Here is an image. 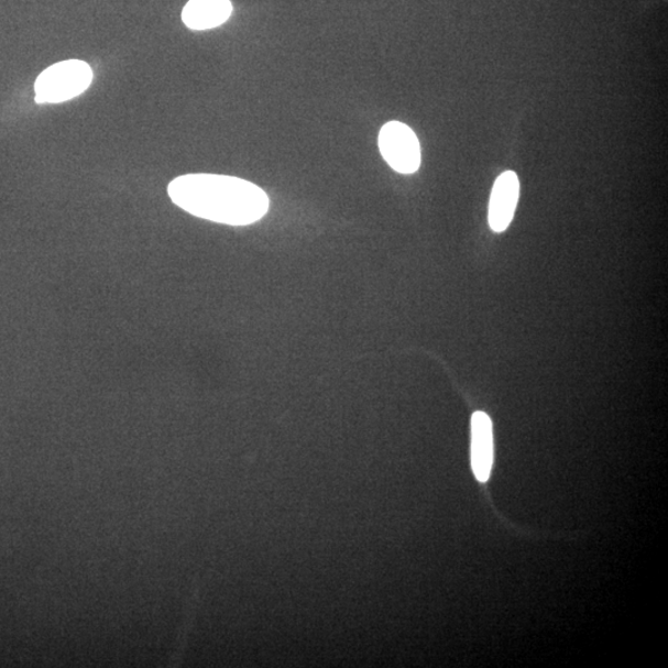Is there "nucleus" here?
<instances>
[{
	"label": "nucleus",
	"mask_w": 668,
	"mask_h": 668,
	"mask_svg": "<svg viewBox=\"0 0 668 668\" xmlns=\"http://www.w3.org/2000/svg\"><path fill=\"white\" fill-rule=\"evenodd\" d=\"M167 193L189 215L228 226L261 221L269 209V198L261 187L233 176L184 175L168 185Z\"/></svg>",
	"instance_id": "1"
},
{
	"label": "nucleus",
	"mask_w": 668,
	"mask_h": 668,
	"mask_svg": "<svg viewBox=\"0 0 668 668\" xmlns=\"http://www.w3.org/2000/svg\"><path fill=\"white\" fill-rule=\"evenodd\" d=\"M92 68L79 59H68L50 66L35 83V102L63 103L69 101L91 86Z\"/></svg>",
	"instance_id": "2"
},
{
	"label": "nucleus",
	"mask_w": 668,
	"mask_h": 668,
	"mask_svg": "<svg viewBox=\"0 0 668 668\" xmlns=\"http://www.w3.org/2000/svg\"><path fill=\"white\" fill-rule=\"evenodd\" d=\"M379 151L384 161L398 174L410 175L421 165V146L410 127L388 122L379 133Z\"/></svg>",
	"instance_id": "3"
},
{
	"label": "nucleus",
	"mask_w": 668,
	"mask_h": 668,
	"mask_svg": "<svg viewBox=\"0 0 668 668\" xmlns=\"http://www.w3.org/2000/svg\"><path fill=\"white\" fill-rule=\"evenodd\" d=\"M521 195V183L514 172H505L493 187L490 204V226L496 233L506 231L511 226Z\"/></svg>",
	"instance_id": "4"
},
{
	"label": "nucleus",
	"mask_w": 668,
	"mask_h": 668,
	"mask_svg": "<svg viewBox=\"0 0 668 668\" xmlns=\"http://www.w3.org/2000/svg\"><path fill=\"white\" fill-rule=\"evenodd\" d=\"M472 468L478 481L490 480L493 458V424L485 413L477 412L472 416Z\"/></svg>",
	"instance_id": "5"
},
{
	"label": "nucleus",
	"mask_w": 668,
	"mask_h": 668,
	"mask_svg": "<svg viewBox=\"0 0 668 668\" xmlns=\"http://www.w3.org/2000/svg\"><path fill=\"white\" fill-rule=\"evenodd\" d=\"M232 12L231 0H189L183 20L189 29L208 30L225 24Z\"/></svg>",
	"instance_id": "6"
}]
</instances>
